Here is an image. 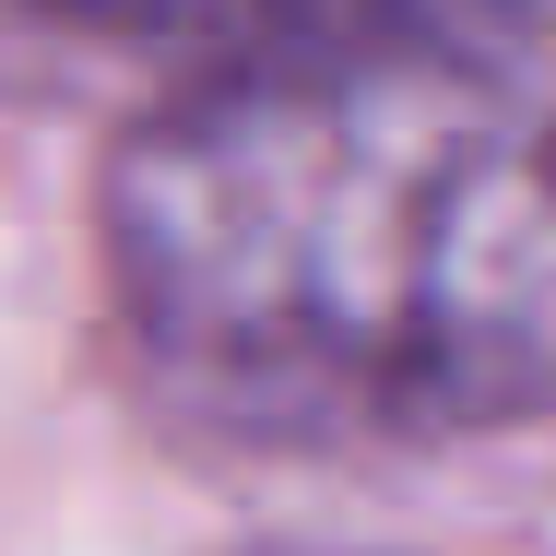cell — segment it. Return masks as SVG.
Listing matches in <instances>:
<instances>
[{
    "instance_id": "1",
    "label": "cell",
    "mask_w": 556,
    "mask_h": 556,
    "mask_svg": "<svg viewBox=\"0 0 556 556\" xmlns=\"http://www.w3.org/2000/svg\"><path fill=\"white\" fill-rule=\"evenodd\" d=\"M118 308L249 439L556 403V0H273L130 130Z\"/></svg>"
},
{
    "instance_id": "2",
    "label": "cell",
    "mask_w": 556,
    "mask_h": 556,
    "mask_svg": "<svg viewBox=\"0 0 556 556\" xmlns=\"http://www.w3.org/2000/svg\"><path fill=\"white\" fill-rule=\"evenodd\" d=\"M48 12H96V24H214V12H273V0H48Z\"/></svg>"
}]
</instances>
